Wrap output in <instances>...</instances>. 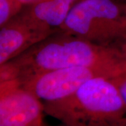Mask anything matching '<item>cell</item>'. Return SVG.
Segmentation results:
<instances>
[{"mask_svg":"<svg viewBox=\"0 0 126 126\" xmlns=\"http://www.w3.org/2000/svg\"><path fill=\"white\" fill-rule=\"evenodd\" d=\"M126 66L123 45L103 46L60 31L0 66V81L78 66Z\"/></svg>","mask_w":126,"mask_h":126,"instance_id":"1","label":"cell"},{"mask_svg":"<svg viewBox=\"0 0 126 126\" xmlns=\"http://www.w3.org/2000/svg\"><path fill=\"white\" fill-rule=\"evenodd\" d=\"M44 113L69 126H90L124 116L126 105L110 79H90L63 99L44 102Z\"/></svg>","mask_w":126,"mask_h":126,"instance_id":"2","label":"cell"},{"mask_svg":"<svg viewBox=\"0 0 126 126\" xmlns=\"http://www.w3.org/2000/svg\"><path fill=\"white\" fill-rule=\"evenodd\" d=\"M59 30L99 45H121L126 41V4L79 0Z\"/></svg>","mask_w":126,"mask_h":126,"instance_id":"3","label":"cell"},{"mask_svg":"<svg viewBox=\"0 0 126 126\" xmlns=\"http://www.w3.org/2000/svg\"><path fill=\"white\" fill-rule=\"evenodd\" d=\"M126 72V66H78L42 72L19 81L44 102L63 99L82 85L97 77L111 79Z\"/></svg>","mask_w":126,"mask_h":126,"instance_id":"4","label":"cell"},{"mask_svg":"<svg viewBox=\"0 0 126 126\" xmlns=\"http://www.w3.org/2000/svg\"><path fill=\"white\" fill-rule=\"evenodd\" d=\"M44 112V103L20 81H0V126H42Z\"/></svg>","mask_w":126,"mask_h":126,"instance_id":"5","label":"cell"},{"mask_svg":"<svg viewBox=\"0 0 126 126\" xmlns=\"http://www.w3.org/2000/svg\"><path fill=\"white\" fill-rule=\"evenodd\" d=\"M58 31L32 23L18 14L1 27L0 66Z\"/></svg>","mask_w":126,"mask_h":126,"instance_id":"6","label":"cell"},{"mask_svg":"<svg viewBox=\"0 0 126 126\" xmlns=\"http://www.w3.org/2000/svg\"><path fill=\"white\" fill-rule=\"evenodd\" d=\"M79 0H34L25 5L22 17L41 26L59 30L73 6Z\"/></svg>","mask_w":126,"mask_h":126,"instance_id":"7","label":"cell"},{"mask_svg":"<svg viewBox=\"0 0 126 126\" xmlns=\"http://www.w3.org/2000/svg\"><path fill=\"white\" fill-rule=\"evenodd\" d=\"M23 6L20 0H0V27L17 16Z\"/></svg>","mask_w":126,"mask_h":126,"instance_id":"8","label":"cell"},{"mask_svg":"<svg viewBox=\"0 0 126 126\" xmlns=\"http://www.w3.org/2000/svg\"><path fill=\"white\" fill-rule=\"evenodd\" d=\"M110 79L117 87L118 90L121 95L122 99L126 105V72Z\"/></svg>","mask_w":126,"mask_h":126,"instance_id":"9","label":"cell"},{"mask_svg":"<svg viewBox=\"0 0 126 126\" xmlns=\"http://www.w3.org/2000/svg\"><path fill=\"white\" fill-rule=\"evenodd\" d=\"M90 126H126V116L108 119L95 123Z\"/></svg>","mask_w":126,"mask_h":126,"instance_id":"10","label":"cell"},{"mask_svg":"<svg viewBox=\"0 0 126 126\" xmlns=\"http://www.w3.org/2000/svg\"><path fill=\"white\" fill-rule=\"evenodd\" d=\"M22 3L23 4V5L25 6V5L28 4H30V3H31L32 1H34V0H20Z\"/></svg>","mask_w":126,"mask_h":126,"instance_id":"11","label":"cell"},{"mask_svg":"<svg viewBox=\"0 0 126 126\" xmlns=\"http://www.w3.org/2000/svg\"><path fill=\"white\" fill-rule=\"evenodd\" d=\"M58 126H67V125H66V124H64V123H61L60 125H59Z\"/></svg>","mask_w":126,"mask_h":126,"instance_id":"12","label":"cell"},{"mask_svg":"<svg viewBox=\"0 0 126 126\" xmlns=\"http://www.w3.org/2000/svg\"><path fill=\"white\" fill-rule=\"evenodd\" d=\"M123 47H124V48L126 50V45H123Z\"/></svg>","mask_w":126,"mask_h":126,"instance_id":"13","label":"cell"}]
</instances>
